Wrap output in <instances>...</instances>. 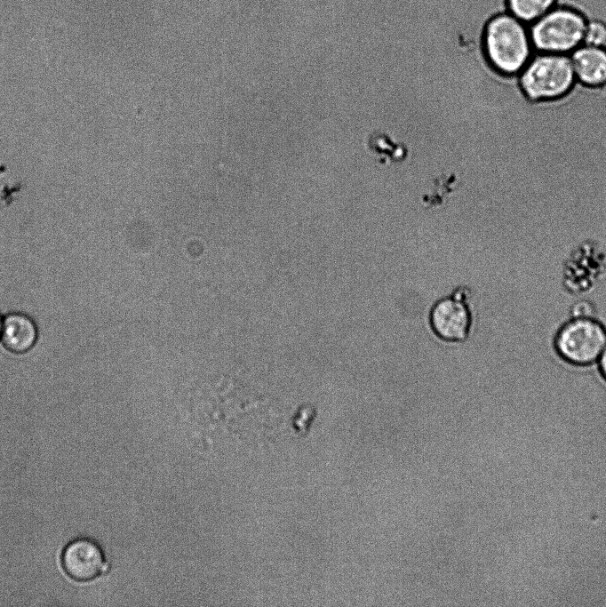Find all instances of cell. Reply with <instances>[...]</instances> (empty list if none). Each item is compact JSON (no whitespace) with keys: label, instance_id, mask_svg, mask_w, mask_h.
I'll return each mask as SVG.
<instances>
[{"label":"cell","instance_id":"6da1fadb","mask_svg":"<svg viewBox=\"0 0 606 607\" xmlns=\"http://www.w3.org/2000/svg\"><path fill=\"white\" fill-rule=\"evenodd\" d=\"M482 44L489 63L503 74H519L534 54L528 25L509 12L489 20Z\"/></svg>","mask_w":606,"mask_h":607},{"label":"cell","instance_id":"7a4b0ae2","mask_svg":"<svg viewBox=\"0 0 606 607\" xmlns=\"http://www.w3.org/2000/svg\"><path fill=\"white\" fill-rule=\"evenodd\" d=\"M518 78L524 94L532 100L562 96L576 80L570 55L550 52H534Z\"/></svg>","mask_w":606,"mask_h":607},{"label":"cell","instance_id":"3957f363","mask_svg":"<svg viewBox=\"0 0 606 607\" xmlns=\"http://www.w3.org/2000/svg\"><path fill=\"white\" fill-rule=\"evenodd\" d=\"M586 20L579 12L554 6L528 25L534 52L569 54L583 44Z\"/></svg>","mask_w":606,"mask_h":607},{"label":"cell","instance_id":"277c9868","mask_svg":"<svg viewBox=\"0 0 606 607\" xmlns=\"http://www.w3.org/2000/svg\"><path fill=\"white\" fill-rule=\"evenodd\" d=\"M554 347L565 363L589 366L606 347V327L595 317H570L557 331Z\"/></svg>","mask_w":606,"mask_h":607},{"label":"cell","instance_id":"5b68a950","mask_svg":"<svg viewBox=\"0 0 606 607\" xmlns=\"http://www.w3.org/2000/svg\"><path fill=\"white\" fill-rule=\"evenodd\" d=\"M428 326L444 343H462L471 335L474 316L470 305V292L458 287L435 301L428 312Z\"/></svg>","mask_w":606,"mask_h":607},{"label":"cell","instance_id":"8992f818","mask_svg":"<svg viewBox=\"0 0 606 607\" xmlns=\"http://www.w3.org/2000/svg\"><path fill=\"white\" fill-rule=\"evenodd\" d=\"M606 273V252L602 244L579 240L567 255L562 266V284L572 295L591 292Z\"/></svg>","mask_w":606,"mask_h":607},{"label":"cell","instance_id":"52a82bcc","mask_svg":"<svg viewBox=\"0 0 606 607\" xmlns=\"http://www.w3.org/2000/svg\"><path fill=\"white\" fill-rule=\"evenodd\" d=\"M60 565L66 576L78 583L92 582L110 568L100 544L89 537L69 540L61 551Z\"/></svg>","mask_w":606,"mask_h":607},{"label":"cell","instance_id":"ba28073f","mask_svg":"<svg viewBox=\"0 0 606 607\" xmlns=\"http://www.w3.org/2000/svg\"><path fill=\"white\" fill-rule=\"evenodd\" d=\"M38 328L28 315L12 312L4 316L1 332L2 344L10 352L24 354L36 345Z\"/></svg>","mask_w":606,"mask_h":607},{"label":"cell","instance_id":"9c48e42d","mask_svg":"<svg viewBox=\"0 0 606 607\" xmlns=\"http://www.w3.org/2000/svg\"><path fill=\"white\" fill-rule=\"evenodd\" d=\"M576 79L589 86L606 83V50L581 44L569 53Z\"/></svg>","mask_w":606,"mask_h":607},{"label":"cell","instance_id":"30bf717a","mask_svg":"<svg viewBox=\"0 0 606 607\" xmlns=\"http://www.w3.org/2000/svg\"><path fill=\"white\" fill-rule=\"evenodd\" d=\"M555 5V0H507L508 12L529 25Z\"/></svg>","mask_w":606,"mask_h":607},{"label":"cell","instance_id":"8fae6325","mask_svg":"<svg viewBox=\"0 0 606 607\" xmlns=\"http://www.w3.org/2000/svg\"><path fill=\"white\" fill-rule=\"evenodd\" d=\"M582 44L603 48L606 45V25L599 20L586 21Z\"/></svg>","mask_w":606,"mask_h":607},{"label":"cell","instance_id":"7c38bea8","mask_svg":"<svg viewBox=\"0 0 606 607\" xmlns=\"http://www.w3.org/2000/svg\"><path fill=\"white\" fill-rule=\"evenodd\" d=\"M594 314L595 307L586 300L577 301L570 308L571 317H594Z\"/></svg>","mask_w":606,"mask_h":607},{"label":"cell","instance_id":"4fadbf2b","mask_svg":"<svg viewBox=\"0 0 606 607\" xmlns=\"http://www.w3.org/2000/svg\"><path fill=\"white\" fill-rule=\"evenodd\" d=\"M598 369L601 376L606 381V347H604L602 353L601 354L598 361Z\"/></svg>","mask_w":606,"mask_h":607},{"label":"cell","instance_id":"5bb4252c","mask_svg":"<svg viewBox=\"0 0 606 607\" xmlns=\"http://www.w3.org/2000/svg\"><path fill=\"white\" fill-rule=\"evenodd\" d=\"M3 319H4V316L0 314V339H1V332H2V326H3Z\"/></svg>","mask_w":606,"mask_h":607}]
</instances>
